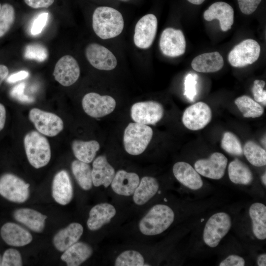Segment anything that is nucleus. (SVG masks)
Instances as JSON below:
<instances>
[{
  "label": "nucleus",
  "instance_id": "f257e3e1",
  "mask_svg": "<svg viewBox=\"0 0 266 266\" xmlns=\"http://www.w3.org/2000/svg\"><path fill=\"white\" fill-rule=\"evenodd\" d=\"M92 27L99 37L107 39L117 36L122 32L124 21L122 14L117 9L100 6L93 14Z\"/></svg>",
  "mask_w": 266,
  "mask_h": 266
},
{
  "label": "nucleus",
  "instance_id": "f03ea898",
  "mask_svg": "<svg viewBox=\"0 0 266 266\" xmlns=\"http://www.w3.org/2000/svg\"><path fill=\"white\" fill-rule=\"evenodd\" d=\"M174 219V213L170 207L165 204H156L140 220L139 230L145 235H158L167 229Z\"/></svg>",
  "mask_w": 266,
  "mask_h": 266
},
{
  "label": "nucleus",
  "instance_id": "7ed1b4c3",
  "mask_svg": "<svg viewBox=\"0 0 266 266\" xmlns=\"http://www.w3.org/2000/svg\"><path fill=\"white\" fill-rule=\"evenodd\" d=\"M24 144L29 163L34 168L46 166L51 159V152L47 139L38 132L32 131L24 137Z\"/></svg>",
  "mask_w": 266,
  "mask_h": 266
},
{
  "label": "nucleus",
  "instance_id": "20e7f679",
  "mask_svg": "<svg viewBox=\"0 0 266 266\" xmlns=\"http://www.w3.org/2000/svg\"><path fill=\"white\" fill-rule=\"evenodd\" d=\"M153 134L152 128L147 125L129 123L125 129L123 137L126 151L134 156L141 154L146 149Z\"/></svg>",
  "mask_w": 266,
  "mask_h": 266
},
{
  "label": "nucleus",
  "instance_id": "39448f33",
  "mask_svg": "<svg viewBox=\"0 0 266 266\" xmlns=\"http://www.w3.org/2000/svg\"><path fill=\"white\" fill-rule=\"evenodd\" d=\"M30 184L15 174L7 173L0 177V195L9 201L23 203L30 196Z\"/></svg>",
  "mask_w": 266,
  "mask_h": 266
},
{
  "label": "nucleus",
  "instance_id": "423d86ee",
  "mask_svg": "<svg viewBox=\"0 0 266 266\" xmlns=\"http://www.w3.org/2000/svg\"><path fill=\"white\" fill-rule=\"evenodd\" d=\"M232 226L230 216L225 212H218L211 216L206 222L203 233L204 243L215 247L229 232Z\"/></svg>",
  "mask_w": 266,
  "mask_h": 266
},
{
  "label": "nucleus",
  "instance_id": "0eeeda50",
  "mask_svg": "<svg viewBox=\"0 0 266 266\" xmlns=\"http://www.w3.org/2000/svg\"><path fill=\"white\" fill-rule=\"evenodd\" d=\"M29 118L37 132L48 136H55L64 129V122L59 116L37 108L31 109Z\"/></svg>",
  "mask_w": 266,
  "mask_h": 266
},
{
  "label": "nucleus",
  "instance_id": "6e6552de",
  "mask_svg": "<svg viewBox=\"0 0 266 266\" xmlns=\"http://www.w3.org/2000/svg\"><path fill=\"white\" fill-rule=\"evenodd\" d=\"M260 52V45L256 40L247 39L235 45L230 52L228 61L233 66L243 67L256 62Z\"/></svg>",
  "mask_w": 266,
  "mask_h": 266
},
{
  "label": "nucleus",
  "instance_id": "1a4fd4ad",
  "mask_svg": "<svg viewBox=\"0 0 266 266\" xmlns=\"http://www.w3.org/2000/svg\"><path fill=\"white\" fill-rule=\"evenodd\" d=\"M82 105L87 114L92 117L100 118L113 112L116 107V102L110 96H101L98 93L91 92L84 96Z\"/></svg>",
  "mask_w": 266,
  "mask_h": 266
},
{
  "label": "nucleus",
  "instance_id": "9d476101",
  "mask_svg": "<svg viewBox=\"0 0 266 266\" xmlns=\"http://www.w3.org/2000/svg\"><path fill=\"white\" fill-rule=\"evenodd\" d=\"M164 109L155 101H141L134 103L131 116L134 122L144 125H155L163 118Z\"/></svg>",
  "mask_w": 266,
  "mask_h": 266
},
{
  "label": "nucleus",
  "instance_id": "9b49d317",
  "mask_svg": "<svg viewBox=\"0 0 266 266\" xmlns=\"http://www.w3.org/2000/svg\"><path fill=\"white\" fill-rule=\"evenodd\" d=\"M212 111L203 102L195 103L187 107L182 116V122L188 129L197 131L204 128L212 119Z\"/></svg>",
  "mask_w": 266,
  "mask_h": 266
},
{
  "label": "nucleus",
  "instance_id": "f8f14e48",
  "mask_svg": "<svg viewBox=\"0 0 266 266\" xmlns=\"http://www.w3.org/2000/svg\"><path fill=\"white\" fill-rule=\"evenodd\" d=\"M158 22L155 15L148 14L141 17L134 28L133 41L142 49L150 47L153 42L157 30Z\"/></svg>",
  "mask_w": 266,
  "mask_h": 266
},
{
  "label": "nucleus",
  "instance_id": "ddd939ff",
  "mask_svg": "<svg viewBox=\"0 0 266 266\" xmlns=\"http://www.w3.org/2000/svg\"><path fill=\"white\" fill-rule=\"evenodd\" d=\"M85 55L90 64L99 70H111L117 65V60L113 53L104 46L96 43L87 46Z\"/></svg>",
  "mask_w": 266,
  "mask_h": 266
},
{
  "label": "nucleus",
  "instance_id": "4468645a",
  "mask_svg": "<svg viewBox=\"0 0 266 266\" xmlns=\"http://www.w3.org/2000/svg\"><path fill=\"white\" fill-rule=\"evenodd\" d=\"M159 45L162 53L168 57L183 55L186 49V40L182 32L172 28L165 29L160 39Z\"/></svg>",
  "mask_w": 266,
  "mask_h": 266
},
{
  "label": "nucleus",
  "instance_id": "2eb2a0df",
  "mask_svg": "<svg viewBox=\"0 0 266 266\" xmlns=\"http://www.w3.org/2000/svg\"><path fill=\"white\" fill-rule=\"evenodd\" d=\"M80 69L75 59L70 55L61 57L56 63L53 71L55 79L63 86L73 84L78 79Z\"/></svg>",
  "mask_w": 266,
  "mask_h": 266
},
{
  "label": "nucleus",
  "instance_id": "dca6fc26",
  "mask_svg": "<svg viewBox=\"0 0 266 266\" xmlns=\"http://www.w3.org/2000/svg\"><path fill=\"white\" fill-rule=\"evenodd\" d=\"M228 159L223 154L215 152L208 159H202L196 162L195 169L200 174L213 179L222 178L225 172Z\"/></svg>",
  "mask_w": 266,
  "mask_h": 266
},
{
  "label": "nucleus",
  "instance_id": "f3484780",
  "mask_svg": "<svg viewBox=\"0 0 266 266\" xmlns=\"http://www.w3.org/2000/svg\"><path fill=\"white\" fill-rule=\"evenodd\" d=\"M52 195L58 203L65 205L72 199L73 190L68 172L66 170L58 172L54 177L52 184Z\"/></svg>",
  "mask_w": 266,
  "mask_h": 266
},
{
  "label": "nucleus",
  "instance_id": "a211bd4d",
  "mask_svg": "<svg viewBox=\"0 0 266 266\" xmlns=\"http://www.w3.org/2000/svg\"><path fill=\"white\" fill-rule=\"evenodd\" d=\"M233 16L234 11L233 7L223 1L213 3L203 14L204 19L207 21L218 19L221 29L224 32L231 29L233 23Z\"/></svg>",
  "mask_w": 266,
  "mask_h": 266
},
{
  "label": "nucleus",
  "instance_id": "6ab92c4d",
  "mask_svg": "<svg viewBox=\"0 0 266 266\" xmlns=\"http://www.w3.org/2000/svg\"><path fill=\"white\" fill-rule=\"evenodd\" d=\"M0 235L6 244L15 247L25 246L33 240L32 235L28 230L13 222L3 225L0 229Z\"/></svg>",
  "mask_w": 266,
  "mask_h": 266
},
{
  "label": "nucleus",
  "instance_id": "aec40b11",
  "mask_svg": "<svg viewBox=\"0 0 266 266\" xmlns=\"http://www.w3.org/2000/svg\"><path fill=\"white\" fill-rule=\"evenodd\" d=\"M139 181V177L136 173L119 170L115 173L110 185L116 194L128 197L133 195Z\"/></svg>",
  "mask_w": 266,
  "mask_h": 266
},
{
  "label": "nucleus",
  "instance_id": "412c9836",
  "mask_svg": "<svg viewBox=\"0 0 266 266\" xmlns=\"http://www.w3.org/2000/svg\"><path fill=\"white\" fill-rule=\"evenodd\" d=\"M116 213V209L111 204L104 202L96 204L89 212L87 222L88 229L92 231L99 230L109 223Z\"/></svg>",
  "mask_w": 266,
  "mask_h": 266
},
{
  "label": "nucleus",
  "instance_id": "4be33fe9",
  "mask_svg": "<svg viewBox=\"0 0 266 266\" xmlns=\"http://www.w3.org/2000/svg\"><path fill=\"white\" fill-rule=\"evenodd\" d=\"M176 179L182 184L192 190H198L203 185L202 180L196 170L184 162L176 163L172 168Z\"/></svg>",
  "mask_w": 266,
  "mask_h": 266
},
{
  "label": "nucleus",
  "instance_id": "5701e85b",
  "mask_svg": "<svg viewBox=\"0 0 266 266\" xmlns=\"http://www.w3.org/2000/svg\"><path fill=\"white\" fill-rule=\"evenodd\" d=\"M83 233V227L81 224L72 223L55 234L53 239L54 246L58 251L64 252L78 242Z\"/></svg>",
  "mask_w": 266,
  "mask_h": 266
},
{
  "label": "nucleus",
  "instance_id": "b1692460",
  "mask_svg": "<svg viewBox=\"0 0 266 266\" xmlns=\"http://www.w3.org/2000/svg\"><path fill=\"white\" fill-rule=\"evenodd\" d=\"M115 174L114 168L109 164L105 156L96 158L93 162L92 177L93 184L96 187L101 185L107 188Z\"/></svg>",
  "mask_w": 266,
  "mask_h": 266
},
{
  "label": "nucleus",
  "instance_id": "393cba45",
  "mask_svg": "<svg viewBox=\"0 0 266 266\" xmlns=\"http://www.w3.org/2000/svg\"><path fill=\"white\" fill-rule=\"evenodd\" d=\"M14 218L18 222L24 225L32 231L41 233L45 227L47 216L40 212L28 208H22L15 210L13 212Z\"/></svg>",
  "mask_w": 266,
  "mask_h": 266
},
{
  "label": "nucleus",
  "instance_id": "a878e982",
  "mask_svg": "<svg viewBox=\"0 0 266 266\" xmlns=\"http://www.w3.org/2000/svg\"><path fill=\"white\" fill-rule=\"evenodd\" d=\"M224 60L218 52L203 53L195 57L191 66L196 71L200 72L209 73L220 70L224 66Z\"/></svg>",
  "mask_w": 266,
  "mask_h": 266
},
{
  "label": "nucleus",
  "instance_id": "bb28decb",
  "mask_svg": "<svg viewBox=\"0 0 266 266\" xmlns=\"http://www.w3.org/2000/svg\"><path fill=\"white\" fill-rule=\"evenodd\" d=\"M93 253V249L88 244L77 242L64 251L61 259L68 266H78L88 259Z\"/></svg>",
  "mask_w": 266,
  "mask_h": 266
},
{
  "label": "nucleus",
  "instance_id": "cd10ccee",
  "mask_svg": "<svg viewBox=\"0 0 266 266\" xmlns=\"http://www.w3.org/2000/svg\"><path fill=\"white\" fill-rule=\"evenodd\" d=\"M159 188V183L155 178L151 176L142 177L133 194L134 202L138 205L145 204L156 194Z\"/></svg>",
  "mask_w": 266,
  "mask_h": 266
},
{
  "label": "nucleus",
  "instance_id": "c85d7f7f",
  "mask_svg": "<svg viewBox=\"0 0 266 266\" xmlns=\"http://www.w3.org/2000/svg\"><path fill=\"white\" fill-rule=\"evenodd\" d=\"M249 215L252 222V230L259 239L266 238V206L262 203L252 204L249 208Z\"/></svg>",
  "mask_w": 266,
  "mask_h": 266
},
{
  "label": "nucleus",
  "instance_id": "c756f323",
  "mask_svg": "<svg viewBox=\"0 0 266 266\" xmlns=\"http://www.w3.org/2000/svg\"><path fill=\"white\" fill-rule=\"evenodd\" d=\"M71 148L77 160L89 164L94 159L97 152L100 148V145L95 140H74L72 142Z\"/></svg>",
  "mask_w": 266,
  "mask_h": 266
},
{
  "label": "nucleus",
  "instance_id": "7c9ffc66",
  "mask_svg": "<svg viewBox=\"0 0 266 266\" xmlns=\"http://www.w3.org/2000/svg\"><path fill=\"white\" fill-rule=\"evenodd\" d=\"M228 174L230 180L234 184L248 185L253 181L251 170L238 159H235L229 164Z\"/></svg>",
  "mask_w": 266,
  "mask_h": 266
},
{
  "label": "nucleus",
  "instance_id": "2f4dec72",
  "mask_svg": "<svg viewBox=\"0 0 266 266\" xmlns=\"http://www.w3.org/2000/svg\"><path fill=\"white\" fill-rule=\"evenodd\" d=\"M72 172L79 186L84 190H89L93 186L92 168L89 164L78 160L71 165Z\"/></svg>",
  "mask_w": 266,
  "mask_h": 266
},
{
  "label": "nucleus",
  "instance_id": "473e14b6",
  "mask_svg": "<svg viewBox=\"0 0 266 266\" xmlns=\"http://www.w3.org/2000/svg\"><path fill=\"white\" fill-rule=\"evenodd\" d=\"M234 103L246 118L259 117L264 112L263 106L248 96L244 95L237 98Z\"/></svg>",
  "mask_w": 266,
  "mask_h": 266
},
{
  "label": "nucleus",
  "instance_id": "72a5a7b5",
  "mask_svg": "<svg viewBox=\"0 0 266 266\" xmlns=\"http://www.w3.org/2000/svg\"><path fill=\"white\" fill-rule=\"evenodd\" d=\"M243 153L248 161L256 166L266 165V151L254 141H248L244 145Z\"/></svg>",
  "mask_w": 266,
  "mask_h": 266
},
{
  "label": "nucleus",
  "instance_id": "f704fd0d",
  "mask_svg": "<svg viewBox=\"0 0 266 266\" xmlns=\"http://www.w3.org/2000/svg\"><path fill=\"white\" fill-rule=\"evenodd\" d=\"M116 266H143L145 265L143 256L138 251L128 250L121 253L116 258Z\"/></svg>",
  "mask_w": 266,
  "mask_h": 266
},
{
  "label": "nucleus",
  "instance_id": "c9c22d12",
  "mask_svg": "<svg viewBox=\"0 0 266 266\" xmlns=\"http://www.w3.org/2000/svg\"><path fill=\"white\" fill-rule=\"evenodd\" d=\"M221 147L230 154L240 156L243 153L241 143L238 138L233 133L227 132L223 136Z\"/></svg>",
  "mask_w": 266,
  "mask_h": 266
},
{
  "label": "nucleus",
  "instance_id": "e433bc0d",
  "mask_svg": "<svg viewBox=\"0 0 266 266\" xmlns=\"http://www.w3.org/2000/svg\"><path fill=\"white\" fill-rule=\"evenodd\" d=\"M15 20L14 7L9 3L1 5L0 11V37L9 31Z\"/></svg>",
  "mask_w": 266,
  "mask_h": 266
},
{
  "label": "nucleus",
  "instance_id": "4c0bfd02",
  "mask_svg": "<svg viewBox=\"0 0 266 266\" xmlns=\"http://www.w3.org/2000/svg\"><path fill=\"white\" fill-rule=\"evenodd\" d=\"M24 56L27 59L43 62L48 57V52L46 48L42 45L31 44L26 47Z\"/></svg>",
  "mask_w": 266,
  "mask_h": 266
},
{
  "label": "nucleus",
  "instance_id": "58836bf2",
  "mask_svg": "<svg viewBox=\"0 0 266 266\" xmlns=\"http://www.w3.org/2000/svg\"><path fill=\"white\" fill-rule=\"evenodd\" d=\"M23 265L20 253L14 248L6 250L1 259L2 266H21Z\"/></svg>",
  "mask_w": 266,
  "mask_h": 266
},
{
  "label": "nucleus",
  "instance_id": "ea45409f",
  "mask_svg": "<svg viewBox=\"0 0 266 266\" xmlns=\"http://www.w3.org/2000/svg\"><path fill=\"white\" fill-rule=\"evenodd\" d=\"M198 75L195 73H188L184 81V95L190 101H193L197 95Z\"/></svg>",
  "mask_w": 266,
  "mask_h": 266
},
{
  "label": "nucleus",
  "instance_id": "a19ab883",
  "mask_svg": "<svg viewBox=\"0 0 266 266\" xmlns=\"http://www.w3.org/2000/svg\"><path fill=\"white\" fill-rule=\"evenodd\" d=\"M266 83L261 80H256L254 82L252 93L255 100L266 105V91L264 90Z\"/></svg>",
  "mask_w": 266,
  "mask_h": 266
},
{
  "label": "nucleus",
  "instance_id": "79ce46f5",
  "mask_svg": "<svg viewBox=\"0 0 266 266\" xmlns=\"http://www.w3.org/2000/svg\"><path fill=\"white\" fill-rule=\"evenodd\" d=\"M25 88V84L24 82L20 83L15 86L10 91V95L13 98L24 102H31L33 101V99L26 95L24 93Z\"/></svg>",
  "mask_w": 266,
  "mask_h": 266
},
{
  "label": "nucleus",
  "instance_id": "37998d69",
  "mask_svg": "<svg viewBox=\"0 0 266 266\" xmlns=\"http://www.w3.org/2000/svg\"><path fill=\"white\" fill-rule=\"evenodd\" d=\"M48 15L47 12H42L36 17L33 22L31 30L33 35L38 34L42 32L47 23Z\"/></svg>",
  "mask_w": 266,
  "mask_h": 266
},
{
  "label": "nucleus",
  "instance_id": "c03bdc74",
  "mask_svg": "<svg viewBox=\"0 0 266 266\" xmlns=\"http://www.w3.org/2000/svg\"><path fill=\"white\" fill-rule=\"evenodd\" d=\"M240 11L245 14L253 13L257 8L262 0H237Z\"/></svg>",
  "mask_w": 266,
  "mask_h": 266
},
{
  "label": "nucleus",
  "instance_id": "a18cd8bd",
  "mask_svg": "<svg viewBox=\"0 0 266 266\" xmlns=\"http://www.w3.org/2000/svg\"><path fill=\"white\" fill-rule=\"evenodd\" d=\"M245 262L241 257L236 255H231L223 260L220 266H244Z\"/></svg>",
  "mask_w": 266,
  "mask_h": 266
},
{
  "label": "nucleus",
  "instance_id": "49530a36",
  "mask_svg": "<svg viewBox=\"0 0 266 266\" xmlns=\"http://www.w3.org/2000/svg\"><path fill=\"white\" fill-rule=\"evenodd\" d=\"M55 0H24L25 2L33 8H47L51 6Z\"/></svg>",
  "mask_w": 266,
  "mask_h": 266
},
{
  "label": "nucleus",
  "instance_id": "de8ad7c7",
  "mask_svg": "<svg viewBox=\"0 0 266 266\" xmlns=\"http://www.w3.org/2000/svg\"><path fill=\"white\" fill-rule=\"evenodd\" d=\"M29 73L26 70H20L9 75L7 78V82L9 83H15L27 78Z\"/></svg>",
  "mask_w": 266,
  "mask_h": 266
},
{
  "label": "nucleus",
  "instance_id": "09e8293b",
  "mask_svg": "<svg viewBox=\"0 0 266 266\" xmlns=\"http://www.w3.org/2000/svg\"><path fill=\"white\" fill-rule=\"evenodd\" d=\"M6 120V110L4 106L0 103V131L5 125Z\"/></svg>",
  "mask_w": 266,
  "mask_h": 266
},
{
  "label": "nucleus",
  "instance_id": "8fccbe9b",
  "mask_svg": "<svg viewBox=\"0 0 266 266\" xmlns=\"http://www.w3.org/2000/svg\"><path fill=\"white\" fill-rule=\"evenodd\" d=\"M9 70L7 67L3 65H0V85L7 77Z\"/></svg>",
  "mask_w": 266,
  "mask_h": 266
},
{
  "label": "nucleus",
  "instance_id": "3c124183",
  "mask_svg": "<svg viewBox=\"0 0 266 266\" xmlns=\"http://www.w3.org/2000/svg\"><path fill=\"white\" fill-rule=\"evenodd\" d=\"M257 264L259 266H266V254H263L260 255L257 259Z\"/></svg>",
  "mask_w": 266,
  "mask_h": 266
},
{
  "label": "nucleus",
  "instance_id": "603ef678",
  "mask_svg": "<svg viewBox=\"0 0 266 266\" xmlns=\"http://www.w3.org/2000/svg\"><path fill=\"white\" fill-rule=\"evenodd\" d=\"M189 2L196 4L200 5L203 3L205 0H187Z\"/></svg>",
  "mask_w": 266,
  "mask_h": 266
},
{
  "label": "nucleus",
  "instance_id": "864d4df0",
  "mask_svg": "<svg viewBox=\"0 0 266 266\" xmlns=\"http://www.w3.org/2000/svg\"><path fill=\"white\" fill-rule=\"evenodd\" d=\"M262 182L265 186L266 185V174L265 173L262 177Z\"/></svg>",
  "mask_w": 266,
  "mask_h": 266
},
{
  "label": "nucleus",
  "instance_id": "5fc2aeb1",
  "mask_svg": "<svg viewBox=\"0 0 266 266\" xmlns=\"http://www.w3.org/2000/svg\"><path fill=\"white\" fill-rule=\"evenodd\" d=\"M1 259L0 256V266H1Z\"/></svg>",
  "mask_w": 266,
  "mask_h": 266
},
{
  "label": "nucleus",
  "instance_id": "6e6d98bb",
  "mask_svg": "<svg viewBox=\"0 0 266 266\" xmlns=\"http://www.w3.org/2000/svg\"><path fill=\"white\" fill-rule=\"evenodd\" d=\"M1 4L0 3V9H1Z\"/></svg>",
  "mask_w": 266,
  "mask_h": 266
},
{
  "label": "nucleus",
  "instance_id": "4d7b16f0",
  "mask_svg": "<svg viewBox=\"0 0 266 266\" xmlns=\"http://www.w3.org/2000/svg\"></svg>",
  "mask_w": 266,
  "mask_h": 266
}]
</instances>
